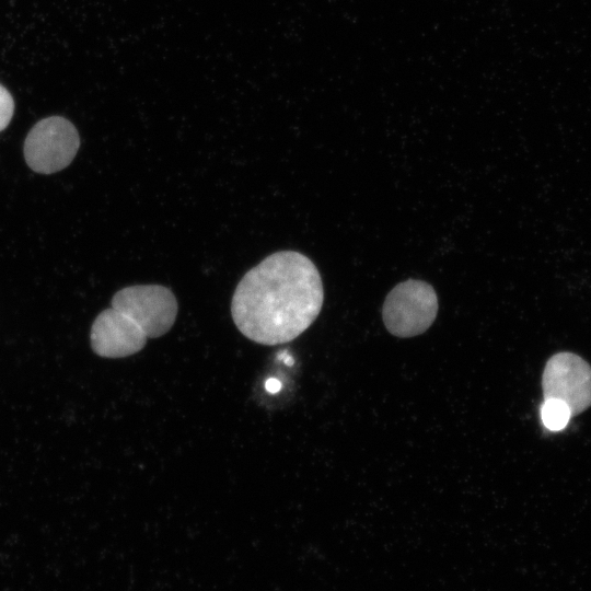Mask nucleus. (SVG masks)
Masks as SVG:
<instances>
[{"mask_svg":"<svg viewBox=\"0 0 591 591\" xmlns=\"http://www.w3.org/2000/svg\"><path fill=\"white\" fill-rule=\"evenodd\" d=\"M324 300L320 273L312 260L281 251L250 269L237 283L231 314L237 329L260 345L293 340L321 312Z\"/></svg>","mask_w":591,"mask_h":591,"instance_id":"obj_1","label":"nucleus"},{"mask_svg":"<svg viewBox=\"0 0 591 591\" xmlns=\"http://www.w3.org/2000/svg\"><path fill=\"white\" fill-rule=\"evenodd\" d=\"M177 314L174 293L160 285H136L118 290L112 306L102 311L91 328L93 351L123 358L140 351L148 339L167 333Z\"/></svg>","mask_w":591,"mask_h":591,"instance_id":"obj_2","label":"nucleus"},{"mask_svg":"<svg viewBox=\"0 0 591 591\" xmlns=\"http://www.w3.org/2000/svg\"><path fill=\"white\" fill-rule=\"evenodd\" d=\"M437 313L434 289L422 280L408 279L390 291L383 304L382 318L392 335L407 338L425 333Z\"/></svg>","mask_w":591,"mask_h":591,"instance_id":"obj_3","label":"nucleus"},{"mask_svg":"<svg viewBox=\"0 0 591 591\" xmlns=\"http://www.w3.org/2000/svg\"><path fill=\"white\" fill-rule=\"evenodd\" d=\"M80 147L79 134L68 119L50 116L36 123L24 141V158L35 172L51 174L68 166Z\"/></svg>","mask_w":591,"mask_h":591,"instance_id":"obj_4","label":"nucleus"},{"mask_svg":"<svg viewBox=\"0 0 591 591\" xmlns=\"http://www.w3.org/2000/svg\"><path fill=\"white\" fill-rule=\"evenodd\" d=\"M542 384L544 399L556 398L566 403L571 416L591 405V367L575 354L559 352L551 357Z\"/></svg>","mask_w":591,"mask_h":591,"instance_id":"obj_5","label":"nucleus"},{"mask_svg":"<svg viewBox=\"0 0 591 591\" xmlns=\"http://www.w3.org/2000/svg\"><path fill=\"white\" fill-rule=\"evenodd\" d=\"M570 417L571 413L566 403L556 398L544 399L541 407V418L547 429L552 431L564 429Z\"/></svg>","mask_w":591,"mask_h":591,"instance_id":"obj_6","label":"nucleus"},{"mask_svg":"<svg viewBox=\"0 0 591 591\" xmlns=\"http://www.w3.org/2000/svg\"><path fill=\"white\" fill-rule=\"evenodd\" d=\"M14 111V101L9 91L0 84V131L10 123Z\"/></svg>","mask_w":591,"mask_h":591,"instance_id":"obj_7","label":"nucleus"},{"mask_svg":"<svg viewBox=\"0 0 591 591\" xmlns=\"http://www.w3.org/2000/svg\"><path fill=\"white\" fill-rule=\"evenodd\" d=\"M281 383L277 379H268L265 383V389L269 393H276L280 390Z\"/></svg>","mask_w":591,"mask_h":591,"instance_id":"obj_8","label":"nucleus"},{"mask_svg":"<svg viewBox=\"0 0 591 591\" xmlns=\"http://www.w3.org/2000/svg\"><path fill=\"white\" fill-rule=\"evenodd\" d=\"M285 362L287 364H292L293 361L291 360V357H287V358H285Z\"/></svg>","mask_w":591,"mask_h":591,"instance_id":"obj_9","label":"nucleus"}]
</instances>
